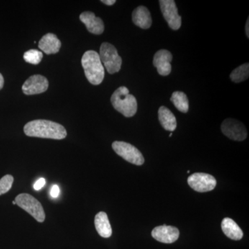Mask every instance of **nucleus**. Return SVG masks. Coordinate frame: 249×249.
I'll use <instances>...</instances> for the list:
<instances>
[{"label": "nucleus", "instance_id": "1", "mask_svg": "<svg viewBox=\"0 0 249 249\" xmlns=\"http://www.w3.org/2000/svg\"><path fill=\"white\" fill-rule=\"evenodd\" d=\"M24 132L30 137L61 140L67 137V130L62 124L53 121L35 120L25 124Z\"/></svg>", "mask_w": 249, "mask_h": 249}, {"label": "nucleus", "instance_id": "2", "mask_svg": "<svg viewBox=\"0 0 249 249\" xmlns=\"http://www.w3.org/2000/svg\"><path fill=\"white\" fill-rule=\"evenodd\" d=\"M81 63L88 81L93 85L101 84L104 79L105 70L99 54L94 51H88L83 54Z\"/></svg>", "mask_w": 249, "mask_h": 249}, {"label": "nucleus", "instance_id": "3", "mask_svg": "<svg viewBox=\"0 0 249 249\" xmlns=\"http://www.w3.org/2000/svg\"><path fill=\"white\" fill-rule=\"evenodd\" d=\"M129 89L123 86L118 88L111 97V102L116 110L125 117H132L137 111V101Z\"/></svg>", "mask_w": 249, "mask_h": 249}, {"label": "nucleus", "instance_id": "4", "mask_svg": "<svg viewBox=\"0 0 249 249\" xmlns=\"http://www.w3.org/2000/svg\"><path fill=\"white\" fill-rule=\"evenodd\" d=\"M98 54L101 62L104 65L108 73L114 74L120 71L122 58L119 56L117 49L114 46L108 42H103L100 49V53Z\"/></svg>", "mask_w": 249, "mask_h": 249}, {"label": "nucleus", "instance_id": "5", "mask_svg": "<svg viewBox=\"0 0 249 249\" xmlns=\"http://www.w3.org/2000/svg\"><path fill=\"white\" fill-rule=\"evenodd\" d=\"M16 204L23 210L27 211L38 222H43L45 219V213L40 201L37 200L31 195L22 193L15 199Z\"/></svg>", "mask_w": 249, "mask_h": 249}, {"label": "nucleus", "instance_id": "6", "mask_svg": "<svg viewBox=\"0 0 249 249\" xmlns=\"http://www.w3.org/2000/svg\"><path fill=\"white\" fill-rule=\"evenodd\" d=\"M112 148L118 155L132 164L142 165L145 161L142 152L128 142H114Z\"/></svg>", "mask_w": 249, "mask_h": 249}, {"label": "nucleus", "instance_id": "7", "mask_svg": "<svg viewBox=\"0 0 249 249\" xmlns=\"http://www.w3.org/2000/svg\"><path fill=\"white\" fill-rule=\"evenodd\" d=\"M188 183L194 191L206 193L213 191L217 185L215 178L209 174L196 173L188 178Z\"/></svg>", "mask_w": 249, "mask_h": 249}, {"label": "nucleus", "instance_id": "8", "mask_svg": "<svg viewBox=\"0 0 249 249\" xmlns=\"http://www.w3.org/2000/svg\"><path fill=\"white\" fill-rule=\"evenodd\" d=\"M221 129L223 134L232 140L242 142L247 139V131L245 126L235 119H226L223 121Z\"/></svg>", "mask_w": 249, "mask_h": 249}, {"label": "nucleus", "instance_id": "9", "mask_svg": "<svg viewBox=\"0 0 249 249\" xmlns=\"http://www.w3.org/2000/svg\"><path fill=\"white\" fill-rule=\"evenodd\" d=\"M160 10L165 20L173 30H178L181 26V17L173 0H160Z\"/></svg>", "mask_w": 249, "mask_h": 249}, {"label": "nucleus", "instance_id": "10", "mask_svg": "<svg viewBox=\"0 0 249 249\" xmlns=\"http://www.w3.org/2000/svg\"><path fill=\"white\" fill-rule=\"evenodd\" d=\"M48 80L42 75H34L26 80L22 86V91L26 95L38 94L48 89Z\"/></svg>", "mask_w": 249, "mask_h": 249}, {"label": "nucleus", "instance_id": "11", "mask_svg": "<svg viewBox=\"0 0 249 249\" xmlns=\"http://www.w3.org/2000/svg\"><path fill=\"white\" fill-rule=\"evenodd\" d=\"M152 236L158 242L172 244L178 240L179 237V231L178 228L163 224L160 227H155L152 230Z\"/></svg>", "mask_w": 249, "mask_h": 249}, {"label": "nucleus", "instance_id": "12", "mask_svg": "<svg viewBox=\"0 0 249 249\" xmlns=\"http://www.w3.org/2000/svg\"><path fill=\"white\" fill-rule=\"evenodd\" d=\"M173 55L169 51L160 49L154 56L153 65L157 68L160 76H166L171 72V62Z\"/></svg>", "mask_w": 249, "mask_h": 249}, {"label": "nucleus", "instance_id": "13", "mask_svg": "<svg viewBox=\"0 0 249 249\" xmlns=\"http://www.w3.org/2000/svg\"><path fill=\"white\" fill-rule=\"evenodd\" d=\"M80 19L86 26L89 32L96 35H101L104 31V23L100 18L96 17L95 14L90 11L82 13Z\"/></svg>", "mask_w": 249, "mask_h": 249}, {"label": "nucleus", "instance_id": "14", "mask_svg": "<svg viewBox=\"0 0 249 249\" xmlns=\"http://www.w3.org/2000/svg\"><path fill=\"white\" fill-rule=\"evenodd\" d=\"M39 48L47 55L58 53L61 47V42L53 34H47L42 37L38 44Z\"/></svg>", "mask_w": 249, "mask_h": 249}, {"label": "nucleus", "instance_id": "15", "mask_svg": "<svg viewBox=\"0 0 249 249\" xmlns=\"http://www.w3.org/2000/svg\"><path fill=\"white\" fill-rule=\"evenodd\" d=\"M132 20L137 27L142 29H149L152 25V17L146 7L140 6L134 9L132 13Z\"/></svg>", "mask_w": 249, "mask_h": 249}, {"label": "nucleus", "instance_id": "16", "mask_svg": "<svg viewBox=\"0 0 249 249\" xmlns=\"http://www.w3.org/2000/svg\"><path fill=\"white\" fill-rule=\"evenodd\" d=\"M95 227L100 236L104 238L110 237L112 234L110 223L107 214L105 212H99L95 216Z\"/></svg>", "mask_w": 249, "mask_h": 249}, {"label": "nucleus", "instance_id": "17", "mask_svg": "<svg viewBox=\"0 0 249 249\" xmlns=\"http://www.w3.org/2000/svg\"><path fill=\"white\" fill-rule=\"evenodd\" d=\"M222 231L229 238L233 240H240L243 237V232L235 221L229 217L224 218L222 220Z\"/></svg>", "mask_w": 249, "mask_h": 249}, {"label": "nucleus", "instance_id": "18", "mask_svg": "<svg viewBox=\"0 0 249 249\" xmlns=\"http://www.w3.org/2000/svg\"><path fill=\"white\" fill-rule=\"evenodd\" d=\"M159 120L162 127L167 131L173 132L177 127L176 118L168 108L161 106L159 109Z\"/></svg>", "mask_w": 249, "mask_h": 249}, {"label": "nucleus", "instance_id": "19", "mask_svg": "<svg viewBox=\"0 0 249 249\" xmlns=\"http://www.w3.org/2000/svg\"><path fill=\"white\" fill-rule=\"evenodd\" d=\"M170 101L178 111L182 113H187L189 109V101L186 93L182 91H175L172 95Z\"/></svg>", "mask_w": 249, "mask_h": 249}, {"label": "nucleus", "instance_id": "20", "mask_svg": "<svg viewBox=\"0 0 249 249\" xmlns=\"http://www.w3.org/2000/svg\"><path fill=\"white\" fill-rule=\"evenodd\" d=\"M249 76V65L245 63L235 69L230 75L231 79L234 83H238L248 79Z\"/></svg>", "mask_w": 249, "mask_h": 249}, {"label": "nucleus", "instance_id": "21", "mask_svg": "<svg viewBox=\"0 0 249 249\" xmlns=\"http://www.w3.org/2000/svg\"><path fill=\"white\" fill-rule=\"evenodd\" d=\"M43 54L40 51L36 49H31L24 54V59L26 62L32 65H37L42 61Z\"/></svg>", "mask_w": 249, "mask_h": 249}, {"label": "nucleus", "instance_id": "22", "mask_svg": "<svg viewBox=\"0 0 249 249\" xmlns=\"http://www.w3.org/2000/svg\"><path fill=\"white\" fill-rule=\"evenodd\" d=\"M14 178L12 175H6L0 179V196L8 193L12 188Z\"/></svg>", "mask_w": 249, "mask_h": 249}, {"label": "nucleus", "instance_id": "23", "mask_svg": "<svg viewBox=\"0 0 249 249\" xmlns=\"http://www.w3.org/2000/svg\"><path fill=\"white\" fill-rule=\"evenodd\" d=\"M46 184V180L45 178H40L34 185V188L36 191H40Z\"/></svg>", "mask_w": 249, "mask_h": 249}, {"label": "nucleus", "instance_id": "24", "mask_svg": "<svg viewBox=\"0 0 249 249\" xmlns=\"http://www.w3.org/2000/svg\"><path fill=\"white\" fill-rule=\"evenodd\" d=\"M60 194V188L57 185H53L51 188L50 195L53 198H57Z\"/></svg>", "mask_w": 249, "mask_h": 249}, {"label": "nucleus", "instance_id": "25", "mask_svg": "<svg viewBox=\"0 0 249 249\" xmlns=\"http://www.w3.org/2000/svg\"><path fill=\"white\" fill-rule=\"evenodd\" d=\"M101 2L103 4L108 5V6H111V5L114 4L116 3L115 0H102Z\"/></svg>", "mask_w": 249, "mask_h": 249}, {"label": "nucleus", "instance_id": "26", "mask_svg": "<svg viewBox=\"0 0 249 249\" xmlns=\"http://www.w3.org/2000/svg\"><path fill=\"white\" fill-rule=\"evenodd\" d=\"M246 34H247V37L249 38V18L247 19V24H246Z\"/></svg>", "mask_w": 249, "mask_h": 249}, {"label": "nucleus", "instance_id": "27", "mask_svg": "<svg viewBox=\"0 0 249 249\" xmlns=\"http://www.w3.org/2000/svg\"><path fill=\"white\" fill-rule=\"evenodd\" d=\"M4 77L2 76V75L0 73V90L2 89L3 86H4Z\"/></svg>", "mask_w": 249, "mask_h": 249}, {"label": "nucleus", "instance_id": "28", "mask_svg": "<svg viewBox=\"0 0 249 249\" xmlns=\"http://www.w3.org/2000/svg\"><path fill=\"white\" fill-rule=\"evenodd\" d=\"M13 204H14V205H16V201H13Z\"/></svg>", "mask_w": 249, "mask_h": 249}, {"label": "nucleus", "instance_id": "29", "mask_svg": "<svg viewBox=\"0 0 249 249\" xmlns=\"http://www.w3.org/2000/svg\"><path fill=\"white\" fill-rule=\"evenodd\" d=\"M172 136H173V133H170V137H172Z\"/></svg>", "mask_w": 249, "mask_h": 249}]
</instances>
